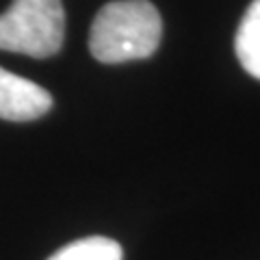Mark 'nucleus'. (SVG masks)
Masks as SVG:
<instances>
[{"label":"nucleus","mask_w":260,"mask_h":260,"mask_svg":"<svg viewBox=\"0 0 260 260\" xmlns=\"http://www.w3.org/2000/svg\"><path fill=\"white\" fill-rule=\"evenodd\" d=\"M234 50L243 70L260 80V0H254L243 15L234 39Z\"/></svg>","instance_id":"nucleus-4"},{"label":"nucleus","mask_w":260,"mask_h":260,"mask_svg":"<svg viewBox=\"0 0 260 260\" xmlns=\"http://www.w3.org/2000/svg\"><path fill=\"white\" fill-rule=\"evenodd\" d=\"M160 37V13L150 0H113L91 24L89 52L100 63L141 61L156 52Z\"/></svg>","instance_id":"nucleus-1"},{"label":"nucleus","mask_w":260,"mask_h":260,"mask_svg":"<svg viewBox=\"0 0 260 260\" xmlns=\"http://www.w3.org/2000/svg\"><path fill=\"white\" fill-rule=\"evenodd\" d=\"M52 107V95L44 87L0 68V119L30 121L46 115Z\"/></svg>","instance_id":"nucleus-3"},{"label":"nucleus","mask_w":260,"mask_h":260,"mask_svg":"<svg viewBox=\"0 0 260 260\" xmlns=\"http://www.w3.org/2000/svg\"><path fill=\"white\" fill-rule=\"evenodd\" d=\"M65 11L61 0H13L0 13V50L48 59L61 50Z\"/></svg>","instance_id":"nucleus-2"},{"label":"nucleus","mask_w":260,"mask_h":260,"mask_svg":"<svg viewBox=\"0 0 260 260\" xmlns=\"http://www.w3.org/2000/svg\"><path fill=\"white\" fill-rule=\"evenodd\" d=\"M124 251L117 241L107 237H87L65 245L48 260H121Z\"/></svg>","instance_id":"nucleus-5"}]
</instances>
